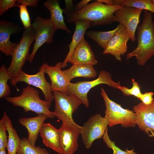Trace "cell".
Segmentation results:
<instances>
[{
  "instance_id": "cell-11",
  "label": "cell",
  "mask_w": 154,
  "mask_h": 154,
  "mask_svg": "<svg viewBox=\"0 0 154 154\" xmlns=\"http://www.w3.org/2000/svg\"><path fill=\"white\" fill-rule=\"evenodd\" d=\"M142 10L123 6L116 10L114 13V22H118L124 26L133 42L136 40L135 32L140 22V17Z\"/></svg>"
},
{
  "instance_id": "cell-29",
  "label": "cell",
  "mask_w": 154,
  "mask_h": 154,
  "mask_svg": "<svg viewBox=\"0 0 154 154\" xmlns=\"http://www.w3.org/2000/svg\"><path fill=\"white\" fill-rule=\"evenodd\" d=\"M131 84L132 86L130 88L120 86L118 87V89L125 96H133L139 99L142 94L141 92L140 87L133 79H131Z\"/></svg>"
},
{
  "instance_id": "cell-31",
  "label": "cell",
  "mask_w": 154,
  "mask_h": 154,
  "mask_svg": "<svg viewBox=\"0 0 154 154\" xmlns=\"http://www.w3.org/2000/svg\"><path fill=\"white\" fill-rule=\"evenodd\" d=\"M7 130L1 119L0 120V150L7 148L8 140Z\"/></svg>"
},
{
  "instance_id": "cell-36",
  "label": "cell",
  "mask_w": 154,
  "mask_h": 154,
  "mask_svg": "<svg viewBox=\"0 0 154 154\" xmlns=\"http://www.w3.org/2000/svg\"><path fill=\"white\" fill-rule=\"evenodd\" d=\"M91 1V0H81L74 6V11H76L81 10Z\"/></svg>"
},
{
  "instance_id": "cell-28",
  "label": "cell",
  "mask_w": 154,
  "mask_h": 154,
  "mask_svg": "<svg viewBox=\"0 0 154 154\" xmlns=\"http://www.w3.org/2000/svg\"><path fill=\"white\" fill-rule=\"evenodd\" d=\"M102 138L107 146L112 149L113 154H137L136 152H134V149L129 150L126 149L125 151H123L117 146L115 144V142L112 141L110 138L108 133V128Z\"/></svg>"
},
{
  "instance_id": "cell-34",
  "label": "cell",
  "mask_w": 154,
  "mask_h": 154,
  "mask_svg": "<svg viewBox=\"0 0 154 154\" xmlns=\"http://www.w3.org/2000/svg\"><path fill=\"white\" fill-rule=\"evenodd\" d=\"M65 7L63 9V13L68 16L74 11V6L72 1V0H66L65 1Z\"/></svg>"
},
{
  "instance_id": "cell-35",
  "label": "cell",
  "mask_w": 154,
  "mask_h": 154,
  "mask_svg": "<svg viewBox=\"0 0 154 154\" xmlns=\"http://www.w3.org/2000/svg\"><path fill=\"white\" fill-rule=\"evenodd\" d=\"M39 1L38 0H17V3L18 5H22L26 7H35L38 5Z\"/></svg>"
},
{
  "instance_id": "cell-4",
  "label": "cell",
  "mask_w": 154,
  "mask_h": 154,
  "mask_svg": "<svg viewBox=\"0 0 154 154\" xmlns=\"http://www.w3.org/2000/svg\"><path fill=\"white\" fill-rule=\"evenodd\" d=\"M53 92L55 105L53 112L55 117L62 123L80 131L82 126L74 122L72 115L82 104L81 101L72 95L58 91Z\"/></svg>"
},
{
  "instance_id": "cell-9",
  "label": "cell",
  "mask_w": 154,
  "mask_h": 154,
  "mask_svg": "<svg viewBox=\"0 0 154 154\" xmlns=\"http://www.w3.org/2000/svg\"><path fill=\"white\" fill-rule=\"evenodd\" d=\"M35 30V43L31 53L28 59L30 63L39 48L44 43H52L54 35L56 31L50 19H44L38 17L32 24Z\"/></svg>"
},
{
  "instance_id": "cell-3",
  "label": "cell",
  "mask_w": 154,
  "mask_h": 154,
  "mask_svg": "<svg viewBox=\"0 0 154 154\" xmlns=\"http://www.w3.org/2000/svg\"><path fill=\"white\" fill-rule=\"evenodd\" d=\"M39 95L38 90L29 85L23 89L20 95L5 98L14 106L22 107L26 112L31 111L38 115L44 114L49 118H54L53 112L50 110L51 102L42 100Z\"/></svg>"
},
{
  "instance_id": "cell-20",
  "label": "cell",
  "mask_w": 154,
  "mask_h": 154,
  "mask_svg": "<svg viewBox=\"0 0 154 154\" xmlns=\"http://www.w3.org/2000/svg\"><path fill=\"white\" fill-rule=\"evenodd\" d=\"M59 2L58 0H47L44 2V6L50 11V19L56 30L62 29L70 34V31L64 23L62 14L64 10L60 8Z\"/></svg>"
},
{
  "instance_id": "cell-10",
  "label": "cell",
  "mask_w": 154,
  "mask_h": 154,
  "mask_svg": "<svg viewBox=\"0 0 154 154\" xmlns=\"http://www.w3.org/2000/svg\"><path fill=\"white\" fill-rule=\"evenodd\" d=\"M39 69V71L33 75L27 74L21 70L15 79L11 80L10 84L15 86L18 82H23L29 85L36 87L42 92L45 100L51 102L54 99V97L52 93L50 84L46 80L45 73L42 68L40 67Z\"/></svg>"
},
{
  "instance_id": "cell-24",
  "label": "cell",
  "mask_w": 154,
  "mask_h": 154,
  "mask_svg": "<svg viewBox=\"0 0 154 154\" xmlns=\"http://www.w3.org/2000/svg\"><path fill=\"white\" fill-rule=\"evenodd\" d=\"M125 28L123 25L119 23L115 29L111 31H100L92 30L86 32V34L105 50L110 39L117 33Z\"/></svg>"
},
{
  "instance_id": "cell-8",
  "label": "cell",
  "mask_w": 154,
  "mask_h": 154,
  "mask_svg": "<svg viewBox=\"0 0 154 154\" xmlns=\"http://www.w3.org/2000/svg\"><path fill=\"white\" fill-rule=\"evenodd\" d=\"M108 125L107 119L99 114H94L88 119L82 126L80 131L86 148L89 149L94 140L103 137Z\"/></svg>"
},
{
  "instance_id": "cell-2",
  "label": "cell",
  "mask_w": 154,
  "mask_h": 154,
  "mask_svg": "<svg viewBox=\"0 0 154 154\" xmlns=\"http://www.w3.org/2000/svg\"><path fill=\"white\" fill-rule=\"evenodd\" d=\"M123 6L105 5L97 0L88 3L80 11L72 12L67 16V22L72 23L87 20L91 22L92 26L111 24L114 22L115 11Z\"/></svg>"
},
{
  "instance_id": "cell-22",
  "label": "cell",
  "mask_w": 154,
  "mask_h": 154,
  "mask_svg": "<svg viewBox=\"0 0 154 154\" xmlns=\"http://www.w3.org/2000/svg\"><path fill=\"white\" fill-rule=\"evenodd\" d=\"M5 124L8 134L7 149V154H17L21 143V139L19 137L15 129L13 127L11 121L6 112H3L1 119Z\"/></svg>"
},
{
  "instance_id": "cell-17",
  "label": "cell",
  "mask_w": 154,
  "mask_h": 154,
  "mask_svg": "<svg viewBox=\"0 0 154 154\" xmlns=\"http://www.w3.org/2000/svg\"><path fill=\"white\" fill-rule=\"evenodd\" d=\"M130 38L126 28L117 33L108 42L103 54H110L116 60L121 61V56L126 52L127 47V43Z\"/></svg>"
},
{
  "instance_id": "cell-18",
  "label": "cell",
  "mask_w": 154,
  "mask_h": 154,
  "mask_svg": "<svg viewBox=\"0 0 154 154\" xmlns=\"http://www.w3.org/2000/svg\"><path fill=\"white\" fill-rule=\"evenodd\" d=\"M48 118L46 115L43 114L34 117H23L18 119L19 123L27 129L28 132L27 139L32 146H35L42 127L45 120Z\"/></svg>"
},
{
  "instance_id": "cell-14",
  "label": "cell",
  "mask_w": 154,
  "mask_h": 154,
  "mask_svg": "<svg viewBox=\"0 0 154 154\" xmlns=\"http://www.w3.org/2000/svg\"><path fill=\"white\" fill-rule=\"evenodd\" d=\"M62 66L61 62L57 63L54 66L44 63L40 67L50 78L52 92L58 91L67 94V88L69 82L61 70Z\"/></svg>"
},
{
  "instance_id": "cell-25",
  "label": "cell",
  "mask_w": 154,
  "mask_h": 154,
  "mask_svg": "<svg viewBox=\"0 0 154 154\" xmlns=\"http://www.w3.org/2000/svg\"><path fill=\"white\" fill-rule=\"evenodd\" d=\"M110 5L127 6L144 9L154 13V4L152 0H98Z\"/></svg>"
},
{
  "instance_id": "cell-27",
  "label": "cell",
  "mask_w": 154,
  "mask_h": 154,
  "mask_svg": "<svg viewBox=\"0 0 154 154\" xmlns=\"http://www.w3.org/2000/svg\"><path fill=\"white\" fill-rule=\"evenodd\" d=\"M12 80L9 75L7 68L3 64L0 68V98L9 96L11 94V89L8 84L9 80Z\"/></svg>"
},
{
  "instance_id": "cell-19",
  "label": "cell",
  "mask_w": 154,
  "mask_h": 154,
  "mask_svg": "<svg viewBox=\"0 0 154 154\" xmlns=\"http://www.w3.org/2000/svg\"><path fill=\"white\" fill-rule=\"evenodd\" d=\"M40 135L45 146L58 154H64L60 145L58 129L49 123H44Z\"/></svg>"
},
{
  "instance_id": "cell-1",
  "label": "cell",
  "mask_w": 154,
  "mask_h": 154,
  "mask_svg": "<svg viewBox=\"0 0 154 154\" xmlns=\"http://www.w3.org/2000/svg\"><path fill=\"white\" fill-rule=\"evenodd\" d=\"M137 30V46L127 55L126 58L135 56L137 64L143 66L154 54V23L151 12L145 10L142 23Z\"/></svg>"
},
{
  "instance_id": "cell-26",
  "label": "cell",
  "mask_w": 154,
  "mask_h": 154,
  "mask_svg": "<svg viewBox=\"0 0 154 154\" xmlns=\"http://www.w3.org/2000/svg\"><path fill=\"white\" fill-rule=\"evenodd\" d=\"M17 154H50L45 148L39 146H32L27 138L24 137L21 139L20 146Z\"/></svg>"
},
{
  "instance_id": "cell-5",
  "label": "cell",
  "mask_w": 154,
  "mask_h": 154,
  "mask_svg": "<svg viewBox=\"0 0 154 154\" xmlns=\"http://www.w3.org/2000/svg\"><path fill=\"white\" fill-rule=\"evenodd\" d=\"M120 82H116L112 79L110 73L104 70H101L98 78L91 81H82L75 83L69 82L68 85L67 94L72 95L78 99L85 107L89 106L88 94L92 88L99 84H104L116 89L120 86Z\"/></svg>"
},
{
  "instance_id": "cell-23",
  "label": "cell",
  "mask_w": 154,
  "mask_h": 154,
  "mask_svg": "<svg viewBox=\"0 0 154 154\" xmlns=\"http://www.w3.org/2000/svg\"><path fill=\"white\" fill-rule=\"evenodd\" d=\"M69 82L73 78L78 77L94 78L97 74L93 66L90 65L73 64L69 68L63 70Z\"/></svg>"
},
{
  "instance_id": "cell-32",
  "label": "cell",
  "mask_w": 154,
  "mask_h": 154,
  "mask_svg": "<svg viewBox=\"0 0 154 154\" xmlns=\"http://www.w3.org/2000/svg\"><path fill=\"white\" fill-rule=\"evenodd\" d=\"M16 0H0V15H2L8 9L14 6H15Z\"/></svg>"
},
{
  "instance_id": "cell-30",
  "label": "cell",
  "mask_w": 154,
  "mask_h": 154,
  "mask_svg": "<svg viewBox=\"0 0 154 154\" xmlns=\"http://www.w3.org/2000/svg\"><path fill=\"white\" fill-rule=\"evenodd\" d=\"M19 8L20 17L24 28L26 29L32 27L30 18L27 7L23 5L16 4V6Z\"/></svg>"
},
{
  "instance_id": "cell-39",
  "label": "cell",
  "mask_w": 154,
  "mask_h": 154,
  "mask_svg": "<svg viewBox=\"0 0 154 154\" xmlns=\"http://www.w3.org/2000/svg\"><path fill=\"white\" fill-rule=\"evenodd\" d=\"M152 1L153 2V3L154 4V0H152Z\"/></svg>"
},
{
  "instance_id": "cell-21",
  "label": "cell",
  "mask_w": 154,
  "mask_h": 154,
  "mask_svg": "<svg viewBox=\"0 0 154 154\" xmlns=\"http://www.w3.org/2000/svg\"><path fill=\"white\" fill-rule=\"evenodd\" d=\"M91 23L90 21L85 20H79L75 22V30L72 37V41L68 46L69 48V51L62 63V68H64L67 66L68 60L71 53L76 47L84 38L86 31L90 27Z\"/></svg>"
},
{
  "instance_id": "cell-12",
  "label": "cell",
  "mask_w": 154,
  "mask_h": 154,
  "mask_svg": "<svg viewBox=\"0 0 154 154\" xmlns=\"http://www.w3.org/2000/svg\"><path fill=\"white\" fill-rule=\"evenodd\" d=\"M136 114L135 123L141 130L149 134L154 132V100L149 105L142 102L134 106Z\"/></svg>"
},
{
  "instance_id": "cell-16",
  "label": "cell",
  "mask_w": 154,
  "mask_h": 154,
  "mask_svg": "<svg viewBox=\"0 0 154 154\" xmlns=\"http://www.w3.org/2000/svg\"><path fill=\"white\" fill-rule=\"evenodd\" d=\"M68 62L72 64L93 66L97 64L98 61L96 59L90 46L84 38L72 52Z\"/></svg>"
},
{
  "instance_id": "cell-33",
  "label": "cell",
  "mask_w": 154,
  "mask_h": 154,
  "mask_svg": "<svg viewBox=\"0 0 154 154\" xmlns=\"http://www.w3.org/2000/svg\"><path fill=\"white\" fill-rule=\"evenodd\" d=\"M153 92H146L144 94H142L139 99L143 104L146 105H149L154 100L153 98Z\"/></svg>"
},
{
  "instance_id": "cell-13",
  "label": "cell",
  "mask_w": 154,
  "mask_h": 154,
  "mask_svg": "<svg viewBox=\"0 0 154 154\" xmlns=\"http://www.w3.org/2000/svg\"><path fill=\"white\" fill-rule=\"evenodd\" d=\"M23 28L11 22L5 20L0 21V50L7 56H11L17 42L13 43L10 41L11 35L17 34Z\"/></svg>"
},
{
  "instance_id": "cell-37",
  "label": "cell",
  "mask_w": 154,
  "mask_h": 154,
  "mask_svg": "<svg viewBox=\"0 0 154 154\" xmlns=\"http://www.w3.org/2000/svg\"><path fill=\"white\" fill-rule=\"evenodd\" d=\"M0 154H7V153L5 149L0 150Z\"/></svg>"
},
{
  "instance_id": "cell-38",
  "label": "cell",
  "mask_w": 154,
  "mask_h": 154,
  "mask_svg": "<svg viewBox=\"0 0 154 154\" xmlns=\"http://www.w3.org/2000/svg\"><path fill=\"white\" fill-rule=\"evenodd\" d=\"M151 134H149V135L151 137H154V132H150Z\"/></svg>"
},
{
  "instance_id": "cell-15",
  "label": "cell",
  "mask_w": 154,
  "mask_h": 154,
  "mask_svg": "<svg viewBox=\"0 0 154 154\" xmlns=\"http://www.w3.org/2000/svg\"><path fill=\"white\" fill-rule=\"evenodd\" d=\"M60 142L64 154H73L78 149L80 131L62 123L58 129Z\"/></svg>"
},
{
  "instance_id": "cell-6",
  "label": "cell",
  "mask_w": 154,
  "mask_h": 154,
  "mask_svg": "<svg viewBox=\"0 0 154 154\" xmlns=\"http://www.w3.org/2000/svg\"><path fill=\"white\" fill-rule=\"evenodd\" d=\"M101 90L106 108L104 117L108 121V125L112 127L120 124L125 127H134L136 124L134 112L123 108L120 104L110 99L103 88H101Z\"/></svg>"
},
{
  "instance_id": "cell-7",
  "label": "cell",
  "mask_w": 154,
  "mask_h": 154,
  "mask_svg": "<svg viewBox=\"0 0 154 154\" xmlns=\"http://www.w3.org/2000/svg\"><path fill=\"white\" fill-rule=\"evenodd\" d=\"M35 30L32 27L25 29L21 38L13 50L11 55V60L7 68L8 72L12 78L15 79L26 60H28L30 46L35 40Z\"/></svg>"
}]
</instances>
